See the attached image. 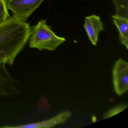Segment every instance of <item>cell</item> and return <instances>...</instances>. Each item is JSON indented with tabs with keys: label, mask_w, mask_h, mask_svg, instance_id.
Listing matches in <instances>:
<instances>
[{
	"label": "cell",
	"mask_w": 128,
	"mask_h": 128,
	"mask_svg": "<svg viewBox=\"0 0 128 128\" xmlns=\"http://www.w3.org/2000/svg\"><path fill=\"white\" fill-rule=\"evenodd\" d=\"M114 90L118 96H122L128 90V63L122 58L115 62L112 70Z\"/></svg>",
	"instance_id": "cell-4"
},
{
	"label": "cell",
	"mask_w": 128,
	"mask_h": 128,
	"mask_svg": "<svg viewBox=\"0 0 128 128\" xmlns=\"http://www.w3.org/2000/svg\"><path fill=\"white\" fill-rule=\"evenodd\" d=\"M46 21L41 20L36 25L31 28L29 39L30 48L40 50L54 51L66 41L65 38L55 34L51 27L46 24Z\"/></svg>",
	"instance_id": "cell-2"
},
{
	"label": "cell",
	"mask_w": 128,
	"mask_h": 128,
	"mask_svg": "<svg viewBox=\"0 0 128 128\" xmlns=\"http://www.w3.org/2000/svg\"><path fill=\"white\" fill-rule=\"evenodd\" d=\"M44 0H8L6 6L18 20L26 22Z\"/></svg>",
	"instance_id": "cell-3"
},
{
	"label": "cell",
	"mask_w": 128,
	"mask_h": 128,
	"mask_svg": "<svg viewBox=\"0 0 128 128\" xmlns=\"http://www.w3.org/2000/svg\"><path fill=\"white\" fill-rule=\"evenodd\" d=\"M127 107L128 105L126 104H121L116 106L107 111L104 114L102 119H106L116 115L126 108Z\"/></svg>",
	"instance_id": "cell-11"
},
{
	"label": "cell",
	"mask_w": 128,
	"mask_h": 128,
	"mask_svg": "<svg viewBox=\"0 0 128 128\" xmlns=\"http://www.w3.org/2000/svg\"><path fill=\"white\" fill-rule=\"evenodd\" d=\"M84 29L91 43L96 45L100 33L104 30L100 18L96 15L86 17L84 24Z\"/></svg>",
	"instance_id": "cell-7"
},
{
	"label": "cell",
	"mask_w": 128,
	"mask_h": 128,
	"mask_svg": "<svg viewBox=\"0 0 128 128\" xmlns=\"http://www.w3.org/2000/svg\"><path fill=\"white\" fill-rule=\"evenodd\" d=\"M72 115L70 111H66L60 113L56 116L46 120L27 124L14 126H5V128H49L56 125L64 123L67 121Z\"/></svg>",
	"instance_id": "cell-6"
},
{
	"label": "cell",
	"mask_w": 128,
	"mask_h": 128,
	"mask_svg": "<svg viewBox=\"0 0 128 128\" xmlns=\"http://www.w3.org/2000/svg\"><path fill=\"white\" fill-rule=\"evenodd\" d=\"M113 22L118 30L119 40L122 44L128 49V18L116 14L112 16Z\"/></svg>",
	"instance_id": "cell-8"
},
{
	"label": "cell",
	"mask_w": 128,
	"mask_h": 128,
	"mask_svg": "<svg viewBox=\"0 0 128 128\" xmlns=\"http://www.w3.org/2000/svg\"><path fill=\"white\" fill-rule=\"evenodd\" d=\"M31 27L12 16L0 26V64L12 65L26 46Z\"/></svg>",
	"instance_id": "cell-1"
},
{
	"label": "cell",
	"mask_w": 128,
	"mask_h": 128,
	"mask_svg": "<svg viewBox=\"0 0 128 128\" xmlns=\"http://www.w3.org/2000/svg\"><path fill=\"white\" fill-rule=\"evenodd\" d=\"M116 14L128 18V0H112Z\"/></svg>",
	"instance_id": "cell-9"
},
{
	"label": "cell",
	"mask_w": 128,
	"mask_h": 128,
	"mask_svg": "<svg viewBox=\"0 0 128 128\" xmlns=\"http://www.w3.org/2000/svg\"><path fill=\"white\" fill-rule=\"evenodd\" d=\"M6 65L0 64V96H10L20 91L18 83L10 74Z\"/></svg>",
	"instance_id": "cell-5"
},
{
	"label": "cell",
	"mask_w": 128,
	"mask_h": 128,
	"mask_svg": "<svg viewBox=\"0 0 128 128\" xmlns=\"http://www.w3.org/2000/svg\"><path fill=\"white\" fill-rule=\"evenodd\" d=\"M6 6V0H0V26L10 17Z\"/></svg>",
	"instance_id": "cell-10"
}]
</instances>
